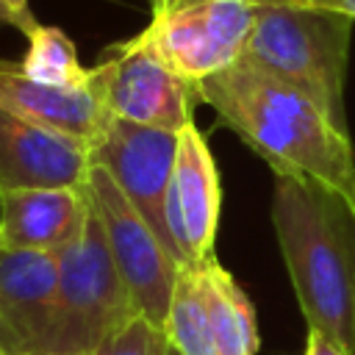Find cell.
<instances>
[{
	"label": "cell",
	"mask_w": 355,
	"mask_h": 355,
	"mask_svg": "<svg viewBox=\"0 0 355 355\" xmlns=\"http://www.w3.org/2000/svg\"><path fill=\"white\" fill-rule=\"evenodd\" d=\"M197 100L233 130L275 178H294L341 194L355 208V150L308 94L233 64L194 83Z\"/></svg>",
	"instance_id": "1"
},
{
	"label": "cell",
	"mask_w": 355,
	"mask_h": 355,
	"mask_svg": "<svg viewBox=\"0 0 355 355\" xmlns=\"http://www.w3.org/2000/svg\"><path fill=\"white\" fill-rule=\"evenodd\" d=\"M272 225L308 330L355 355V208L324 186L275 178Z\"/></svg>",
	"instance_id": "2"
},
{
	"label": "cell",
	"mask_w": 355,
	"mask_h": 355,
	"mask_svg": "<svg viewBox=\"0 0 355 355\" xmlns=\"http://www.w3.org/2000/svg\"><path fill=\"white\" fill-rule=\"evenodd\" d=\"M352 22L313 6H261L236 64L308 94L338 128H347Z\"/></svg>",
	"instance_id": "3"
},
{
	"label": "cell",
	"mask_w": 355,
	"mask_h": 355,
	"mask_svg": "<svg viewBox=\"0 0 355 355\" xmlns=\"http://www.w3.org/2000/svg\"><path fill=\"white\" fill-rule=\"evenodd\" d=\"M55 255L58 300L44 352H97L111 336L139 319V311L116 272L94 205L78 239Z\"/></svg>",
	"instance_id": "4"
},
{
	"label": "cell",
	"mask_w": 355,
	"mask_h": 355,
	"mask_svg": "<svg viewBox=\"0 0 355 355\" xmlns=\"http://www.w3.org/2000/svg\"><path fill=\"white\" fill-rule=\"evenodd\" d=\"M258 0H153L141 36L189 83L233 67L255 25Z\"/></svg>",
	"instance_id": "5"
},
{
	"label": "cell",
	"mask_w": 355,
	"mask_h": 355,
	"mask_svg": "<svg viewBox=\"0 0 355 355\" xmlns=\"http://www.w3.org/2000/svg\"><path fill=\"white\" fill-rule=\"evenodd\" d=\"M92 89L105 116L180 133L194 122L197 92L141 36L114 42L92 67Z\"/></svg>",
	"instance_id": "6"
},
{
	"label": "cell",
	"mask_w": 355,
	"mask_h": 355,
	"mask_svg": "<svg viewBox=\"0 0 355 355\" xmlns=\"http://www.w3.org/2000/svg\"><path fill=\"white\" fill-rule=\"evenodd\" d=\"M86 194L100 216L111 258L139 316L164 327L180 272L178 258L100 166L89 169Z\"/></svg>",
	"instance_id": "7"
},
{
	"label": "cell",
	"mask_w": 355,
	"mask_h": 355,
	"mask_svg": "<svg viewBox=\"0 0 355 355\" xmlns=\"http://www.w3.org/2000/svg\"><path fill=\"white\" fill-rule=\"evenodd\" d=\"M178 133L147 128L108 116L97 139L89 144L92 166H100L144 216V222L164 239L178 263L183 266L166 225V197L175 175Z\"/></svg>",
	"instance_id": "8"
},
{
	"label": "cell",
	"mask_w": 355,
	"mask_h": 355,
	"mask_svg": "<svg viewBox=\"0 0 355 355\" xmlns=\"http://www.w3.org/2000/svg\"><path fill=\"white\" fill-rule=\"evenodd\" d=\"M222 211V180L202 130L189 122L178 133L175 175L166 197V225L172 244L186 263H205L214 255Z\"/></svg>",
	"instance_id": "9"
},
{
	"label": "cell",
	"mask_w": 355,
	"mask_h": 355,
	"mask_svg": "<svg viewBox=\"0 0 355 355\" xmlns=\"http://www.w3.org/2000/svg\"><path fill=\"white\" fill-rule=\"evenodd\" d=\"M58 300V255L0 247V349L44 352Z\"/></svg>",
	"instance_id": "10"
},
{
	"label": "cell",
	"mask_w": 355,
	"mask_h": 355,
	"mask_svg": "<svg viewBox=\"0 0 355 355\" xmlns=\"http://www.w3.org/2000/svg\"><path fill=\"white\" fill-rule=\"evenodd\" d=\"M89 144L39 128L0 108V191L83 186L89 178Z\"/></svg>",
	"instance_id": "11"
},
{
	"label": "cell",
	"mask_w": 355,
	"mask_h": 355,
	"mask_svg": "<svg viewBox=\"0 0 355 355\" xmlns=\"http://www.w3.org/2000/svg\"><path fill=\"white\" fill-rule=\"evenodd\" d=\"M92 211L86 183L72 189L0 191V247L58 252L78 239Z\"/></svg>",
	"instance_id": "12"
},
{
	"label": "cell",
	"mask_w": 355,
	"mask_h": 355,
	"mask_svg": "<svg viewBox=\"0 0 355 355\" xmlns=\"http://www.w3.org/2000/svg\"><path fill=\"white\" fill-rule=\"evenodd\" d=\"M0 108L39 128L92 144L105 125V111L89 86L58 89L28 78L19 61L0 58Z\"/></svg>",
	"instance_id": "13"
},
{
	"label": "cell",
	"mask_w": 355,
	"mask_h": 355,
	"mask_svg": "<svg viewBox=\"0 0 355 355\" xmlns=\"http://www.w3.org/2000/svg\"><path fill=\"white\" fill-rule=\"evenodd\" d=\"M200 275L216 355H258V322L244 288L216 258L200 263Z\"/></svg>",
	"instance_id": "14"
},
{
	"label": "cell",
	"mask_w": 355,
	"mask_h": 355,
	"mask_svg": "<svg viewBox=\"0 0 355 355\" xmlns=\"http://www.w3.org/2000/svg\"><path fill=\"white\" fill-rule=\"evenodd\" d=\"M169 347L178 355H216L214 333L208 319V305L202 294L200 263H186L178 272L169 313L164 322Z\"/></svg>",
	"instance_id": "15"
},
{
	"label": "cell",
	"mask_w": 355,
	"mask_h": 355,
	"mask_svg": "<svg viewBox=\"0 0 355 355\" xmlns=\"http://www.w3.org/2000/svg\"><path fill=\"white\" fill-rule=\"evenodd\" d=\"M25 55L19 61L22 72L39 83L58 89H80L92 80V67H83L78 47L58 25L39 22L28 36Z\"/></svg>",
	"instance_id": "16"
},
{
	"label": "cell",
	"mask_w": 355,
	"mask_h": 355,
	"mask_svg": "<svg viewBox=\"0 0 355 355\" xmlns=\"http://www.w3.org/2000/svg\"><path fill=\"white\" fill-rule=\"evenodd\" d=\"M97 355H169V341L164 327H155L144 316H139L116 336H111L97 349Z\"/></svg>",
	"instance_id": "17"
},
{
	"label": "cell",
	"mask_w": 355,
	"mask_h": 355,
	"mask_svg": "<svg viewBox=\"0 0 355 355\" xmlns=\"http://www.w3.org/2000/svg\"><path fill=\"white\" fill-rule=\"evenodd\" d=\"M0 25H11L22 36H28L39 25L31 11V0H0Z\"/></svg>",
	"instance_id": "18"
},
{
	"label": "cell",
	"mask_w": 355,
	"mask_h": 355,
	"mask_svg": "<svg viewBox=\"0 0 355 355\" xmlns=\"http://www.w3.org/2000/svg\"><path fill=\"white\" fill-rule=\"evenodd\" d=\"M302 355H352V352H347L330 336H324L319 330H308L305 333V352Z\"/></svg>",
	"instance_id": "19"
},
{
	"label": "cell",
	"mask_w": 355,
	"mask_h": 355,
	"mask_svg": "<svg viewBox=\"0 0 355 355\" xmlns=\"http://www.w3.org/2000/svg\"><path fill=\"white\" fill-rule=\"evenodd\" d=\"M308 6L322 8V11H333V14H344V17L355 19V0H308Z\"/></svg>",
	"instance_id": "20"
},
{
	"label": "cell",
	"mask_w": 355,
	"mask_h": 355,
	"mask_svg": "<svg viewBox=\"0 0 355 355\" xmlns=\"http://www.w3.org/2000/svg\"><path fill=\"white\" fill-rule=\"evenodd\" d=\"M261 6H308V0H258Z\"/></svg>",
	"instance_id": "21"
},
{
	"label": "cell",
	"mask_w": 355,
	"mask_h": 355,
	"mask_svg": "<svg viewBox=\"0 0 355 355\" xmlns=\"http://www.w3.org/2000/svg\"><path fill=\"white\" fill-rule=\"evenodd\" d=\"M33 355H55V352H33ZM80 355H97V352H80Z\"/></svg>",
	"instance_id": "22"
},
{
	"label": "cell",
	"mask_w": 355,
	"mask_h": 355,
	"mask_svg": "<svg viewBox=\"0 0 355 355\" xmlns=\"http://www.w3.org/2000/svg\"><path fill=\"white\" fill-rule=\"evenodd\" d=\"M169 355H178V352H175V349H172V347H169Z\"/></svg>",
	"instance_id": "23"
},
{
	"label": "cell",
	"mask_w": 355,
	"mask_h": 355,
	"mask_svg": "<svg viewBox=\"0 0 355 355\" xmlns=\"http://www.w3.org/2000/svg\"><path fill=\"white\" fill-rule=\"evenodd\" d=\"M0 355H6V352H3V349H0Z\"/></svg>",
	"instance_id": "24"
},
{
	"label": "cell",
	"mask_w": 355,
	"mask_h": 355,
	"mask_svg": "<svg viewBox=\"0 0 355 355\" xmlns=\"http://www.w3.org/2000/svg\"><path fill=\"white\" fill-rule=\"evenodd\" d=\"M150 3H153V0H150Z\"/></svg>",
	"instance_id": "25"
}]
</instances>
